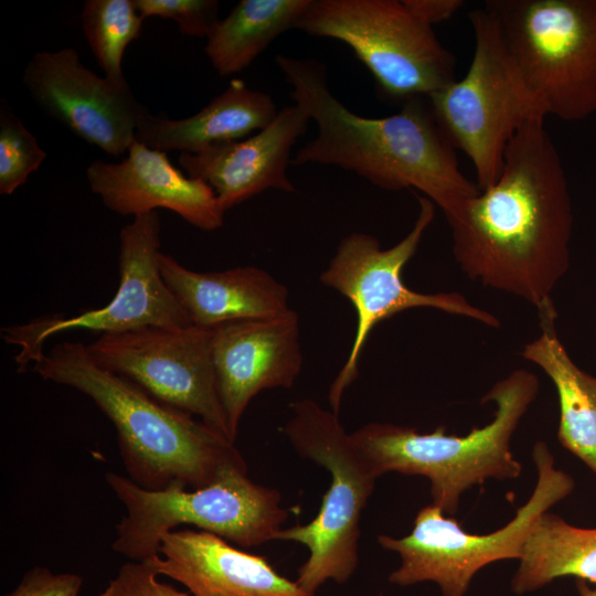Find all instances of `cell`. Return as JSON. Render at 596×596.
<instances>
[{
  "label": "cell",
  "mask_w": 596,
  "mask_h": 596,
  "mask_svg": "<svg viewBox=\"0 0 596 596\" xmlns=\"http://www.w3.org/2000/svg\"><path fill=\"white\" fill-rule=\"evenodd\" d=\"M0 110V193L12 194L47 157L35 136L6 104Z\"/></svg>",
  "instance_id": "d4e9b609"
},
{
  "label": "cell",
  "mask_w": 596,
  "mask_h": 596,
  "mask_svg": "<svg viewBox=\"0 0 596 596\" xmlns=\"http://www.w3.org/2000/svg\"><path fill=\"white\" fill-rule=\"evenodd\" d=\"M158 263L164 283L194 326L212 329L232 321L275 317L291 309L288 288L262 268L195 272L161 252Z\"/></svg>",
  "instance_id": "d6986e66"
},
{
  "label": "cell",
  "mask_w": 596,
  "mask_h": 596,
  "mask_svg": "<svg viewBox=\"0 0 596 596\" xmlns=\"http://www.w3.org/2000/svg\"><path fill=\"white\" fill-rule=\"evenodd\" d=\"M469 19L475 47L468 71L427 99L455 149L471 161L481 191L498 180L514 135L546 115L510 53L494 14L483 7L471 11Z\"/></svg>",
  "instance_id": "52a82bcc"
},
{
  "label": "cell",
  "mask_w": 596,
  "mask_h": 596,
  "mask_svg": "<svg viewBox=\"0 0 596 596\" xmlns=\"http://www.w3.org/2000/svg\"><path fill=\"white\" fill-rule=\"evenodd\" d=\"M539 387L534 373L513 370L481 398L496 404L492 421L465 436L448 435L443 426L421 434L391 423H368L351 435L377 478L390 471L427 478L433 504L450 517L471 487L521 475L510 441Z\"/></svg>",
  "instance_id": "277c9868"
},
{
  "label": "cell",
  "mask_w": 596,
  "mask_h": 596,
  "mask_svg": "<svg viewBox=\"0 0 596 596\" xmlns=\"http://www.w3.org/2000/svg\"><path fill=\"white\" fill-rule=\"evenodd\" d=\"M310 120L299 105L285 106L263 130L195 153L181 152L178 162L188 177L213 189L225 212L267 189L295 192L287 169L291 150Z\"/></svg>",
  "instance_id": "e0dca14e"
},
{
  "label": "cell",
  "mask_w": 596,
  "mask_h": 596,
  "mask_svg": "<svg viewBox=\"0 0 596 596\" xmlns=\"http://www.w3.org/2000/svg\"><path fill=\"white\" fill-rule=\"evenodd\" d=\"M538 315L541 333L523 347L521 355L540 366L557 391L561 445L596 473V376L579 369L560 341L553 301Z\"/></svg>",
  "instance_id": "44dd1931"
},
{
  "label": "cell",
  "mask_w": 596,
  "mask_h": 596,
  "mask_svg": "<svg viewBox=\"0 0 596 596\" xmlns=\"http://www.w3.org/2000/svg\"><path fill=\"white\" fill-rule=\"evenodd\" d=\"M453 254L471 280L540 309L570 266L573 210L545 119L510 141L498 180L446 219Z\"/></svg>",
  "instance_id": "6da1fadb"
},
{
  "label": "cell",
  "mask_w": 596,
  "mask_h": 596,
  "mask_svg": "<svg viewBox=\"0 0 596 596\" xmlns=\"http://www.w3.org/2000/svg\"><path fill=\"white\" fill-rule=\"evenodd\" d=\"M86 178L104 205L121 215L136 217L166 209L203 231L217 230L224 223L225 211L209 184L184 175L167 152L136 139L121 161H92Z\"/></svg>",
  "instance_id": "2e32d148"
},
{
  "label": "cell",
  "mask_w": 596,
  "mask_h": 596,
  "mask_svg": "<svg viewBox=\"0 0 596 596\" xmlns=\"http://www.w3.org/2000/svg\"><path fill=\"white\" fill-rule=\"evenodd\" d=\"M22 82L46 115L114 157L127 153L138 119L147 110L128 83L96 75L71 46L35 52Z\"/></svg>",
  "instance_id": "5bb4252c"
},
{
  "label": "cell",
  "mask_w": 596,
  "mask_h": 596,
  "mask_svg": "<svg viewBox=\"0 0 596 596\" xmlns=\"http://www.w3.org/2000/svg\"><path fill=\"white\" fill-rule=\"evenodd\" d=\"M158 556L143 561L193 596H311L278 574L262 556L205 531L174 530L162 536Z\"/></svg>",
  "instance_id": "ac0fdd59"
},
{
  "label": "cell",
  "mask_w": 596,
  "mask_h": 596,
  "mask_svg": "<svg viewBox=\"0 0 596 596\" xmlns=\"http://www.w3.org/2000/svg\"><path fill=\"white\" fill-rule=\"evenodd\" d=\"M275 60L290 98L317 125L316 137L291 158L294 166H333L384 190H417L446 219L480 192L460 170L427 98L407 100L390 116L363 117L331 93L321 62L283 54Z\"/></svg>",
  "instance_id": "7a4b0ae2"
},
{
  "label": "cell",
  "mask_w": 596,
  "mask_h": 596,
  "mask_svg": "<svg viewBox=\"0 0 596 596\" xmlns=\"http://www.w3.org/2000/svg\"><path fill=\"white\" fill-rule=\"evenodd\" d=\"M519 561L511 579L517 595L566 576L596 584V528H578L546 511L534 523Z\"/></svg>",
  "instance_id": "603a6c76"
},
{
  "label": "cell",
  "mask_w": 596,
  "mask_h": 596,
  "mask_svg": "<svg viewBox=\"0 0 596 596\" xmlns=\"http://www.w3.org/2000/svg\"><path fill=\"white\" fill-rule=\"evenodd\" d=\"M93 360L152 397L198 416L232 438L220 401L213 362V329L194 324L148 327L102 334L86 345Z\"/></svg>",
  "instance_id": "4fadbf2b"
},
{
  "label": "cell",
  "mask_w": 596,
  "mask_h": 596,
  "mask_svg": "<svg viewBox=\"0 0 596 596\" xmlns=\"http://www.w3.org/2000/svg\"><path fill=\"white\" fill-rule=\"evenodd\" d=\"M403 2L419 21L432 28L453 18L464 6L461 0H403Z\"/></svg>",
  "instance_id": "f1b7e54d"
},
{
  "label": "cell",
  "mask_w": 596,
  "mask_h": 596,
  "mask_svg": "<svg viewBox=\"0 0 596 596\" xmlns=\"http://www.w3.org/2000/svg\"><path fill=\"white\" fill-rule=\"evenodd\" d=\"M212 329L217 392L235 440L252 398L264 390L290 389L298 379L302 366L299 316L290 309Z\"/></svg>",
  "instance_id": "9a60e30c"
},
{
  "label": "cell",
  "mask_w": 596,
  "mask_h": 596,
  "mask_svg": "<svg viewBox=\"0 0 596 596\" xmlns=\"http://www.w3.org/2000/svg\"><path fill=\"white\" fill-rule=\"evenodd\" d=\"M140 15L173 20L190 36H207L219 19L217 0H134Z\"/></svg>",
  "instance_id": "484cf974"
},
{
  "label": "cell",
  "mask_w": 596,
  "mask_h": 596,
  "mask_svg": "<svg viewBox=\"0 0 596 596\" xmlns=\"http://www.w3.org/2000/svg\"><path fill=\"white\" fill-rule=\"evenodd\" d=\"M418 214L412 230L398 243L382 249L371 234L355 232L339 243L320 281L343 295L356 313V328L350 353L329 390L332 412L339 413L342 395L356 379L359 361L371 331L381 321L413 308H433L462 316L488 327L499 328L500 320L471 302L460 292L424 294L408 288L402 272L415 255L435 217V204L416 194Z\"/></svg>",
  "instance_id": "8fae6325"
},
{
  "label": "cell",
  "mask_w": 596,
  "mask_h": 596,
  "mask_svg": "<svg viewBox=\"0 0 596 596\" xmlns=\"http://www.w3.org/2000/svg\"><path fill=\"white\" fill-rule=\"evenodd\" d=\"M532 457L536 485L529 500L504 526L488 534H472L432 503L417 512L409 534L379 535V544L401 558L400 566L389 576L390 583L409 586L433 582L443 596H465L472 577L482 567L501 560H520L536 520L575 487L571 475L555 468L546 443L536 441Z\"/></svg>",
  "instance_id": "ba28073f"
},
{
  "label": "cell",
  "mask_w": 596,
  "mask_h": 596,
  "mask_svg": "<svg viewBox=\"0 0 596 596\" xmlns=\"http://www.w3.org/2000/svg\"><path fill=\"white\" fill-rule=\"evenodd\" d=\"M91 51L110 81L125 84L121 70L127 46L139 38L142 21L134 0H86L81 13Z\"/></svg>",
  "instance_id": "cb8c5ba5"
},
{
  "label": "cell",
  "mask_w": 596,
  "mask_h": 596,
  "mask_svg": "<svg viewBox=\"0 0 596 596\" xmlns=\"http://www.w3.org/2000/svg\"><path fill=\"white\" fill-rule=\"evenodd\" d=\"M311 0H241L220 19L204 52L220 76L247 68L284 32L296 29Z\"/></svg>",
  "instance_id": "7402d4cb"
},
{
  "label": "cell",
  "mask_w": 596,
  "mask_h": 596,
  "mask_svg": "<svg viewBox=\"0 0 596 596\" xmlns=\"http://www.w3.org/2000/svg\"><path fill=\"white\" fill-rule=\"evenodd\" d=\"M507 46L546 116L596 113V0H488Z\"/></svg>",
  "instance_id": "9c48e42d"
},
{
  "label": "cell",
  "mask_w": 596,
  "mask_h": 596,
  "mask_svg": "<svg viewBox=\"0 0 596 596\" xmlns=\"http://www.w3.org/2000/svg\"><path fill=\"white\" fill-rule=\"evenodd\" d=\"M158 575L149 563L129 561L119 568L100 596H193L160 583Z\"/></svg>",
  "instance_id": "4316f807"
},
{
  "label": "cell",
  "mask_w": 596,
  "mask_h": 596,
  "mask_svg": "<svg viewBox=\"0 0 596 596\" xmlns=\"http://www.w3.org/2000/svg\"><path fill=\"white\" fill-rule=\"evenodd\" d=\"M159 254L158 212L134 217L119 233V286L107 305L72 317L44 316L1 329L4 342L19 347V370L24 371L44 352L45 341L65 331L83 329L102 336L192 324L161 276Z\"/></svg>",
  "instance_id": "7c38bea8"
},
{
  "label": "cell",
  "mask_w": 596,
  "mask_h": 596,
  "mask_svg": "<svg viewBox=\"0 0 596 596\" xmlns=\"http://www.w3.org/2000/svg\"><path fill=\"white\" fill-rule=\"evenodd\" d=\"M105 479L126 509L111 547L130 561L160 555L162 536L183 524L242 547L258 546L277 540L289 515L279 491L252 481L247 470L230 471L190 490L180 485L147 490L113 471Z\"/></svg>",
  "instance_id": "5b68a950"
},
{
  "label": "cell",
  "mask_w": 596,
  "mask_h": 596,
  "mask_svg": "<svg viewBox=\"0 0 596 596\" xmlns=\"http://www.w3.org/2000/svg\"><path fill=\"white\" fill-rule=\"evenodd\" d=\"M296 29L345 43L379 93L401 105L456 79L454 54L403 0H311Z\"/></svg>",
  "instance_id": "30bf717a"
},
{
  "label": "cell",
  "mask_w": 596,
  "mask_h": 596,
  "mask_svg": "<svg viewBox=\"0 0 596 596\" xmlns=\"http://www.w3.org/2000/svg\"><path fill=\"white\" fill-rule=\"evenodd\" d=\"M32 370L88 396L113 423L128 478L147 490L199 489L233 470H247L235 443L135 383L98 365L81 342L41 353Z\"/></svg>",
  "instance_id": "3957f363"
},
{
  "label": "cell",
  "mask_w": 596,
  "mask_h": 596,
  "mask_svg": "<svg viewBox=\"0 0 596 596\" xmlns=\"http://www.w3.org/2000/svg\"><path fill=\"white\" fill-rule=\"evenodd\" d=\"M83 579L74 573H53L43 566L28 571L6 596H77Z\"/></svg>",
  "instance_id": "83f0119b"
},
{
  "label": "cell",
  "mask_w": 596,
  "mask_h": 596,
  "mask_svg": "<svg viewBox=\"0 0 596 596\" xmlns=\"http://www.w3.org/2000/svg\"><path fill=\"white\" fill-rule=\"evenodd\" d=\"M577 590L579 593V596H596V589L590 588L586 582L578 581L577 584Z\"/></svg>",
  "instance_id": "f546056e"
},
{
  "label": "cell",
  "mask_w": 596,
  "mask_h": 596,
  "mask_svg": "<svg viewBox=\"0 0 596 596\" xmlns=\"http://www.w3.org/2000/svg\"><path fill=\"white\" fill-rule=\"evenodd\" d=\"M277 114L269 94L233 81L190 117L171 119L147 109L138 119L135 138L155 150L195 153L212 145L245 139L266 128Z\"/></svg>",
  "instance_id": "ffe728a7"
},
{
  "label": "cell",
  "mask_w": 596,
  "mask_h": 596,
  "mask_svg": "<svg viewBox=\"0 0 596 596\" xmlns=\"http://www.w3.org/2000/svg\"><path fill=\"white\" fill-rule=\"evenodd\" d=\"M283 432L300 456L324 467L331 478L318 514L305 525L281 529L277 540L308 547L296 583L315 596L327 581L345 583L359 563L360 521L371 497L376 475L347 433L338 414L311 398L291 406Z\"/></svg>",
  "instance_id": "8992f818"
}]
</instances>
